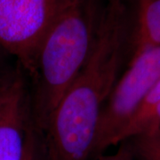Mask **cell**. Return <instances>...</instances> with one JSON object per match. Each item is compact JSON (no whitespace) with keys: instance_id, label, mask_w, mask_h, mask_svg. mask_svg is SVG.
<instances>
[{"instance_id":"1","label":"cell","mask_w":160,"mask_h":160,"mask_svg":"<svg viewBox=\"0 0 160 160\" xmlns=\"http://www.w3.org/2000/svg\"><path fill=\"white\" fill-rule=\"evenodd\" d=\"M132 40L125 1L106 0L91 54L42 133L46 160H92L100 115L121 77Z\"/></svg>"},{"instance_id":"2","label":"cell","mask_w":160,"mask_h":160,"mask_svg":"<svg viewBox=\"0 0 160 160\" xmlns=\"http://www.w3.org/2000/svg\"><path fill=\"white\" fill-rule=\"evenodd\" d=\"M102 7L97 0H65L36 59L31 119L43 133L50 117L91 54Z\"/></svg>"},{"instance_id":"3","label":"cell","mask_w":160,"mask_h":160,"mask_svg":"<svg viewBox=\"0 0 160 160\" xmlns=\"http://www.w3.org/2000/svg\"><path fill=\"white\" fill-rule=\"evenodd\" d=\"M131 58L100 115L92 160L118 144L120 133L160 79V46L145 49Z\"/></svg>"},{"instance_id":"4","label":"cell","mask_w":160,"mask_h":160,"mask_svg":"<svg viewBox=\"0 0 160 160\" xmlns=\"http://www.w3.org/2000/svg\"><path fill=\"white\" fill-rule=\"evenodd\" d=\"M65 0H0V47L31 78L40 46Z\"/></svg>"},{"instance_id":"5","label":"cell","mask_w":160,"mask_h":160,"mask_svg":"<svg viewBox=\"0 0 160 160\" xmlns=\"http://www.w3.org/2000/svg\"><path fill=\"white\" fill-rule=\"evenodd\" d=\"M21 67L0 80V160H23L32 126L30 92Z\"/></svg>"},{"instance_id":"6","label":"cell","mask_w":160,"mask_h":160,"mask_svg":"<svg viewBox=\"0 0 160 160\" xmlns=\"http://www.w3.org/2000/svg\"><path fill=\"white\" fill-rule=\"evenodd\" d=\"M136 27L132 33L133 54L160 46V0L139 1Z\"/></svg>"},{"instance_id":"7","label":"cell","mask_w":160,"mask_h":160,"mask_svg":"<svg viewBox=\"0 0 160 160\" xmlns=\"http://www.w3.org/2000/svg\"><path fill=\"white\" fill-rule=\"evenodd\" d=\"M157 127H160V79L149 91L136 113L120 133L118 144Z\"/></svg>"},{"instance_id":"8","label":"cell","mask_w":160,"mask_h":160,"mask_svg":"<svg viewBox=\"0 0 160 160\" xmlns=\"http://www.w3.org/2000/svg\"><path fill=\"white\" fill-rule=\"evenodd\" d=\"M132 141L130 148L134 157L142 160H160V127L140 133Z\"/></svg>"},{"instance_id":"9","label":"cell","mask_w":160,"mask_h":160,"mask_svg":"<svg viewBox=\"0 0 160 160\" xmlns=\"http://www.w3.org/2000/svg\"><path fill=\"white\" fill-rule=\"evenodd\" d=\"M43 152V144L40 143L38 140V132L35 130L32 125L28 133L26 151L23 160H42Z\"/></svg>"},{"instance_id":"10","label":"cell","mask_w":160,"mask_h":160,"mask_svg":"<svg viewBox=\"0 0 160 160\" xmlns=\"http://www.w3.org/2000/svg\"><path fill=\"white\" fill-rule=\"evenodd\" d=\"M134 156L129 145L126 142L121 143L118 151L110 155H102L95 160H133Z\"/></svg>"},{"instance_id":"11","label":"cell","mask_w":160,"mask_h":160,"mask_svg":"<svg viewBox=\"0 0 160 160\" xmlns=\"http://www.w3.org/2000/svg\"><path fill=\"white\" fill-rule=\"evenodd\" d=\"M139 1H143V0H139Z\"/></svg>"}]
</instances>
